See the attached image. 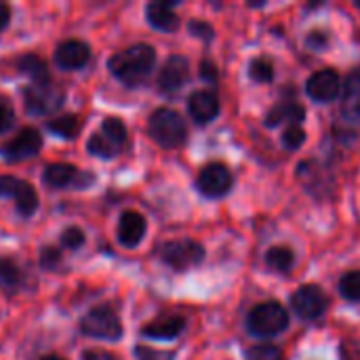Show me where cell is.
I'll return each instance as SVG.
<instances>
[{
  "label": "cell",
  "mask_w": 360,
  "mask_h": 360,
  "mask_svg": "<svg viewBox=\"0 0 360 360\" xmlns=\"http://www.w3.org/2000/svg\"><path fill=\"white\" fill-rule=\"evenodd\" d=\"M291 306L302 321H316L325 314L329 297L319 285H302L291 295Z\"/></svg>",
  "instance_id": "8fae6325"
},
{
  "label": "cell",
  "mask_w": 360,
  "mask_h": 360,
  "mask_svg": "<svg viewBox=\"0 0 360 360\" xmlns=\"http://www.w3.org/2000/svg\"><path fill=\"white\" fill-rule=\"evenodd\" d=\"M40 266L42 270H57L61 266V251L55 247H44L40 251Z\"/></svg>",
  "instance_id": "4dcf8cb0"
},
{
  "label": "cell",
  "mask_w": 360,
  "mask_h": 360,
  "mask_svg": "<svg viewBox=\"0 0 360 360\" xmlns=\"http://www.w3.org/2000/svg\"><path fill=\"white\" fill-rule=\"evenodd\" d=\"M13 124H15V112L6 99H0V135L11 131Z\"/></svg>",
  "instance_id": "1f68e13d"
},
{
  "label": "cell",
  "mask_w": 360,
  "mask_h": 360,
  "mask_svg": "<svg viewBox=\"0 0 360 360\" xmlns=\"http://www.w3.org/2000/svg\"><path fill=\"white\" fill-rule=\"evenodd\" d=\"M89 61H91V49H89V44L82 42V40H76V38L61 42L57 46V51H55V63L61 70H68V72L80 70Z\"/></svg>",
  "instance_id": "2e32d148"
},
{
  "label": "cell",
  "mask_w": 360,
  "mask_h": 360,
  "mask_svg": "<svg viewBox=\"0 0 360 360\" xmlns=\"http://www.w3.org/2000/svg\"><path fill=\"white\" fill-rule=\"evenodd\" d=\"M61 245H63L65 249H70V251L80 249V247L84 245V232H82L80 228H76V226L65 228L63 234H61Z\"/></svg>",
  "instance_id": "f546056e"
},
{
  "label": "cell",
  "mask_w": 360,
  "mask_h": 360,
  "mask_svg": "<svg viewBox=\"0 0 360 360\" xmlns=\"http://www.w3.org/2000/svg\"><path fill=\"white\" fill-rule=\"evenodd\" d=\"M25 274L11 257H0V289L4 293H17L23 287Z\"/></svg>",
  "instance_id": "603a6c76"
},
{
  "label": "cell",
  "mask_w": 360,
  "mask_h": 360,
  "mask_svg": "<svg viewBox=\"0 0 360 360\" xmlns=\"http://www.w3.org/2000/svg\"><path fill=\"white\" fill-rule=\"evenodd\" d=\"M340 124L344 127V137H354L360 131V65L354 68L346 82H344V95H342V108H340Z\"/></svg>",
  "instance_id": "ba28073f"
},
{
  "label": "cell",
  "mask_w": 360,
  "mask_h": 360,
  "mask_svg": "<svg viewBox=\"0 0 360 360\" xmlns=\"http://www.w3.org/2000/svg\"><path fill=\"white\" fill-rule=\"evenodd\" d=\"M190 32L196 34V36H202L205 40H209L213 36V27L209 23H202V21H192L190 23Z\"/></svg>",
  "instance_id": "e575fe53"
},
{
  "label": "cell",
  "mask_w": 360,
  "mask_h": 360,
  "mask_svg": "<svg viewBox=\"0 0 360 360\" xmlns=\"http://www.w3.org/2000/svg\"><path fill=\"white\" fill-rule=\"evenodd\" d=\"M295 264V253L289 249V247H272L268 253H266V266L278 274H287Z\"/></svg>",
  "instance_id": "d4e9b609"
},
{
  "label": "cell",
  "mask_w": 360,
  "mask_h": 360,
  "mask_svg": "<svg viewBox=\"0 0 360 360\" xmlns=\"http://www.w3.org/2000/svg\"><path fill=\"white\" fill-rule=\"evenodd\" d=\"M249 76H251V80H255L259 84L272 82L274 80V65H272V61L266 59V57L253 59L251 65H249Z\"/></svg>",
  "instance_id": "484cf974"
},
{
  "label": "cell",
  "mask_w": 360,
  "mask_h": 360,
  "mask_svg": "<svg viewBox=\"0 0 360 360\" xmlns=\"http://www.w3.org/2000/svg\"><path fill=\"white\" fill-rule=\"evenodd\" d=\"M304 141H306V131H304L300 124H291V127L285 129V133H283V143H285L287 150L293 152V150L302 148Z\"/></svg>",
  "instance_id": "83f0119b"
},
{
  "label": "cell",
  "mask_w": 360,
  "mask_h": 360,
  "mask_svg": "<svg viewBox=\"0 0 360 360\" xmlns=\"http://www.w3.org/2000/svg\"><path fill=\"white\" fill-rule=\"evenodd\" d=\"M340 293L348 302H359L360 304V270H352L342 276L340 281Z\"/></svg>",
  "instance_id": "4316f807"
},
{
  "label": "cell",
  "mask_w": 360,
  "mask_h": 360,
  "mask_svg": "<svg viewBox=\"0 0 360 360\" xmlns=\"http://www.w3.org/2000/svg\"><path fill=\"white\" fill-rule=\"evenodd\" d=\"M247 327L257 338H274L289 327V312L278 302H266L251 310Z\"/></svg>",
  "instance_id": "8992f818"
},
{
  "label": "cell",
  "mask_w": 360,
  "mask_h": 360,
  "mask_svg": "<svg viewBox=\"0 0 360 360\" xmlns=\"http://www.w3.org/2000/svg\"><path fill=\"white\" fill-rule=\"evenodd\" d=\"M11 23V6L0 2V32Z\"/></svg>",
  "instance_id": "f35d334b"
},
{
  "label": "cell",
  "mask_w": 360,
  "mask_h": 360,
  "mask_svg": "<svg viewBox=\"0 0 360 360\" xmlns=\"http://www.w3.org/2000/svg\"><path fill=\"white\" fill-rule=\"evenodd\" d=\"M190 78V63L181 55H173L165 61L158 74V91L162 95H175L179 93Z\"/></svg>",
  "instance_id": "5bb4252c"
},
{
  "label": "cell",
  "mask_w": 360,
  "mask_h": 360,
  "mask_svg": "<svg viewBox=\"0 0 360 360\" xmlns=\"http://www.w3.org/2000/svg\"><path fill=\"white\" fill-rule=\"evenodd\" d=\"M340 359L342 360H360V348L354 344H342L340 348Z\"/></svg>",
  "instance_id": "d590c367"
},
{
  "label": "cell",
  "mask_w": 360,
  "mask_h": 360,
  "mask_svg": "<svg viewBox=\"0 0 360 360\" xmlns=\"http://www.w3.org/2000/svg\"><path fill=\"white\" fill-rule=\"evenodd\" d=\"M156 65V51L150 44H133L124 51H118L110 57V74L120 80L124 86H139L148 80Z\"/></svg>",
  "instance_id": "6da1fadb"
},
{
  "label": "cell",
  "mask_w": 360,
  "mask_h": 360,
  "mask_svg": "<svg viewBox=\"0 0 360 360\" xmlns=\"http://www.w3.org/2000/svg\"><path fill=\"white\" fill-rule=\"evenodd\" d=\"M80 331L86 338L103 340V342H118L122 338V323L112 306H95L80 319Z\"/></svg>",
  "instance_id": "5b68a950"
},
{
  "label": "cell",
  "mask_w": 360,
  "mask_h": 360,
  "mask_svg": "<svg viewBox=\"0 0 360 360\" xmlns=\"http://www.w3.org/2000/svg\"><path fill=\"white\" fill-rule=\"evenodd\" d=\"M129 141V133H127V127L120 118L116 116H108L101 124V129L97 133L91 135L89 143H86V150L97 156V158H114L118 156L124 146Z\"/></svg>",
  "instance_id": "3957f363"
},
{
  "label": "cell",
  "mask_w": 360,
  "mask_h": 360,
  "mask_svg": "<svg viewBox=\"0 0 360 360\" xmlns=\"http://www.w3.org/2000/svg\"><path fill=\"white\" fill-rule=\"evenodd\" d=\"M200 76L205 78V80H209V82H215L217 80V70H215V65L211 63V61H202L200 63Z\"/></svg>",
  "instance_id": "8d00e7d4"
},
{
  "label": "cell",
  "mask_w": 360,
  "mask_h": 360,
  "mask_svg": "<svg viewBox=\"0 0 360 360\" xmlns=\"http://www.w3.org/2000/svg\"><path fill=\"white\" fill-rule=\"evenodd\" d=\"M42 181L46 188L51 190H82L93 186L95 175L89 171H80L74 165L68 162H53L49 167H44L42 171Z\"/></svg>",
  "instance_id": "9c48e42d"
},
{
  "label": "cell",
  "mask_w": 360,
  "mask_h": 360,
  "mask_svg": "<svg viewBox=\"0 0 360 360\" xmlns=\"http://www.w3.org/2000/svg\"><path fill=\"white\" fill-rule=\"evenodd\" d=\"M82 360H116V356L105 350H84Z\"/></svg>",
  "instance_id": "74e56055"
},
{
  "label": "cell",
  "mask_w": 360,
  "mask_h": 360,
  "mask_svg": "<svg viewBox=\"0 0 360 360\" xmlns=\"http://www.w3.org/2000/svg\"><path fill=\"white\" fill-rule=\"evenodd\" d=\"M158 255L175 272H186L205 259V247L192 238H177L160 245Z\"/></svg>",
  "instance_id": "52a82bcc"
},
{
  "label": "cell",
  "mask_w": 360,
  "mask_h": 360,
  "mask_svg": "<svg viewBox=\"0 0 360 360\" xmlns=\"http://www.w3.org/2000/svg\"><path fill=\"white\" fill-rule=\"evenodd\" d=\"M304 118H306L304 105H300L297 101H283V103L274 105V108L268 112L266 124H268V127H276V124L287 122V124L291 127V124H300Z\"/></svg>",
  "instance_id": "44dd1931"
},
{
  "label": "cell",
  "mask_w": 360,
  "mask_h": 360,
  "mask_svg": "<svg viewBox=\"0 0 360 360\" xmlns=\"http://www.w3.org/2000/svg\"><path fill=\"white\" fill-rule=\"evenodd\" d=\"M135 354L139 360H173L171 352H156V350H150V348H135Z\"/></svg>",
  "instance_id": "d6a6232c"
},
{
  "label": "cell",
  "mask_w": 360,
  "mask_h": 360,
  "mask_svg": "<svg viewBox=\"0 0 360 360\" xmlns=\"http://www.w3.org/2000/svg\"><path fill=\"white\" fill-rule=\"evenodd\" d=\"M308 44H310L312 49L321 51V49H325V46L329 44V34H327L325 30H314V32H310V36H308Z\"/></svg>",
  "instance_id": "836d02e7"
},
{
  "label": "cell",
  "mask_w": 360,
  "mask_h": 360,
  "mask_svg": "<svg viewBox=\"0 0 360 360\" xmlns=\"http://www.w3.org/2000/svg\"><path fill=\"white\" fill-rule=\"evenodd\" d=\"M173 6L175 2H150L146 6V17L150 25L160 32H175L179 27V17Z\"/></svg>",
  "instance_id": "d6986e66"
},
{
  "label": "cell",
  "mask_w": 360,
  "mask_h": 360,
  "mask_svg": "<svg viewBox=\"0 0 360 360\" xmlns=\"http://www.w3.org/2000/svg\"><path fill=\"white\" fill-rule=\"evenodd\" d=\"M42 360H65V359H61V356H44Z\"/></svg>",
  "instance_id": "ab89813d"
},
{
  "label": "cell",
  "mask_w": 360,
  "mask_h": 360,
  "mask_svg": "<svg viewBox=\"0 0 360 360\" xmlns=\"http://www.w3.org/2000/svg\"><path fill=\"white\" fill-rule=\"evenodd\" d=\"M148 230V221L137 211H124L118 219V243L127 249L137 247Z\"/></svg>",
  "instance_id": "e0dca14e"
},
{
  "label": "cell",
  "mask_w": 360,
  "mask_h": 360,
  "mask_svg": "<svg viewBox=\"0 0 360 360\" xmlns=\"http://www.w3.org/2000/svg\"><path fill=\"white\" fill-rule=\"evenodd\" d=\"M15 70L19 74H25L32 82H44V80H51V74H49V68L44 63L42 57L34 55V53H25L21 57L15 59Z\"/></svg>",
  "instance_id": "7402d4cb"
},
{
  "label": "cell",
  "mask_w": 360,
  "mask_h": 360,
  "mask_svg": "<svg viewBox=\"0 0 360 360\" xmlns=\"http://www.w3.org/2000/svg\"><path fill=\"white\" fill-rule=\"evenodd\" d=\"M188 112L196 124H209L219 114V101L211 91H196L188 99Z\"/></svg>",
  "instance_id": "ac0fdd59"
},
{
  "label": "cell",
  "mask_w": 360,
  "mask_h": 360,
  "mask_svg": "<svg viewBox=\"0 0 360 360\" xmlns=\"http://www.w3.org/2000/svg\"><path fill=\"white\" fill-rule=\"evenodd\" d=\"M234 177L224 162H209L196 177V188L209 198H221L232 190Z\"/></svg>",
  "instance_id": "7c38bea8"
},
{
  "label": "cell",
  "mask_w": 360,
  "mask_h": 360,
  "mask_svg": "<svg viewBox=\"0 0 360 360\" xmlns=\"http://www.w3.org/2000/svg\"><path fill=\"white\" fill-rule=\"evenodd\" d=\"M148 133L160 148H167V150L181 148L188 139L186 120L181 118V114H177L171 108H160L152 112L148 120Z\"/></svg>",
  "instance_id": "7a4b0ae2"
},
{
  "label": "cell",
  "mask_w": 360,
  "mask_h": 360,
  "mask_svg": "<svg viewBox=\"0 0 360 360\" xmlns=\"http://www.w3.org/2000/svg\"><path fill=\"white\" fill-rule=\"evenodd\" d=\"M247 360H283V352L276 346L264 344V346H255L247 352Z\"/></svg>",
  "instance_id": "f1b7e54d"
},
{
  "label": "cell",
  "mask_w": 360,
  "mask_h": 360,
  "mask_svg": "<svg viewBox=\"0 0 360 360\" xmlns=\"http://www.w3.org/2000/svg\"><path fill=\"white\" fill-rule=\"evenodd\" d=\"M306 93L319 103H329L342 93V78L335 70H319L306 82Z\"/></svg>",
  "instance_id": "9a60e30c"
},
{
  "label": "cell",
  "mask_w": 360,
  "mask_h": 360,
  "mask_svg": "<svg viewBox=\"0 0 360 360\" xmlns=\"http://www.w3.org/2000/svg\"><path fill=\"white\" fill-rule=\"evenodd\" d=\"M80 127H82V122L76 114H65V116H59V118H53L46 122V129L61 139H74L80 133Z\"/></svg>",
  "instance_id": "cb8c5ba5"
},
{
  "label": "cell",
  "mask_w": 360,
  "mask_h": 360,
  "mask_svg": "<svg viewBox=\"0 0 360 360\" xmlns=\"http://www.w3.org/2000/svg\"><path fill=\"white\" fill-rule=\"evenodd\" d=\"M40 148H42L40 131L34 127H23L15 137H11L8 141H4L0 146V156H4L11 162H17V160L36 156L40 152Z\"/></svg>",
  "instance_id": "4fadbf2b"
},
{
  "label": "cell",
  "mask_w": 360,
  "mask_h": 360,
  "mask_svg": "<svg viewBox=\"0 0 360 360\" xmlns=\"http://www.w3.org/2000/svg\"><path fill=\"white\" fill-rule=\"evenodd\" d=\"M186 329V321L181 316H160L146 327H141V335L150 340H175Z\"/></svg>",
  "instance_id": "ffe728a7"
},
{
  "label": "cell",
  "mask_w": 360,
  "mask_h": 360,
  "mask_svg": "<svg viewBox=\"0 0 360 360\" xmlns=\"http://www.w3.org/2000/svg\"><path fill=\"white\" fill-rule=\"evenodd\" d=\"M65 101V91L61 84L53 80L44 82H30L23 89V105L25 112L32 116H46L55 110H59Z\"/></svg>",
  "instance_id": "277c9868"
},
{
  "label": "cell",
  "mask_w": 360,
  "mask_h": 360,
  "mask_svg": "<svg viewBox=\"0 0 360 360\" xmlns=\"http://www.w3.org/2000/svg\"><path fill=\"white\" fill-rule=\"evenodd\" d=\"M0 198H13L21 217H32L40 202L34 186L13 175H0Z\"/></svg>",
  "instance_id": "30bf717a"
}]
</instances>
